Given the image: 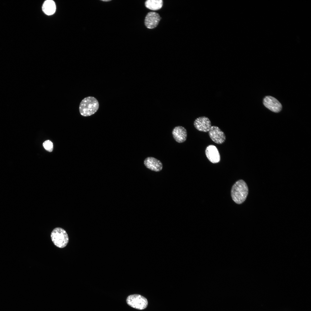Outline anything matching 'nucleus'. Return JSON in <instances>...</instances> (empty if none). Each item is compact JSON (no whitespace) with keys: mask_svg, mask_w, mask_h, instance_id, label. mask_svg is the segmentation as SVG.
Listing matches in <instances>:
<instances>
[{"mask_svg":"<svg viewBox=\"0 0 311 311\" xmlns=\"http://www.w3.org/2000/svg\"><path fill=\"white\" fill-rule=\"evenodd\" d=\"M248 194V186L242 180L237 181L233 185L231 191V196L236 203L240 204L246 199Z\"/></svg>","mask_w":311,"mask_h":311,"instance_id":"1","label":"nucleus"},{"mask_svg":"<svg viewBox=\"0 0 311 311\" xmlns=\"http://www.w3.org/2000/svg\"><path fill=\"white\" fill-rule=\"evenodd\" d=\"M99 104L97 100L92 96H88L84 98L81 102L79 107L80 114L87 117L95 113L98 110Z\"/></svg>","mask_w":311,"mask_h":311,"instance_id":"2","label":"nucleus"},{"mask_svg":"<svg viewBox=\"0 0 311 311\" xmlns=\"http://www.w3.org/2000/svg\"><path fill=\"white\" fill-rule=\"evenodd\" d=\"M52 240L54 244L59 248L66 246L69 242V237L66 231L60 227L55 228L51 234Z\"/></svg>","mask_w":311,"mask_h":311,"instance_id":"3","label":"nucleus"},{"mask_svg":"<svg viewBox=\"0 0 311 311\" xmlns=\"http://www.w3.org/2000/svg\"><path fill=\"white\" fill-rule=\"evenodd\" d=\"M126 302L130 306L140 310L145 308L148 305L147 299L138 294L132 295L128 296L126 299Z\"/></svg>","mask_w":311,"mask_h":311,"instance_id":"4","label":"nucleus"},{"mask_svg":"<svg viewBox=\"0 0 311 311\" xmlns=\"http://www.w3.org/2000/svg\"><path fill=\"white\" fill-rule=\"evenodd\" d=\"M208 132L209 137L215 143L221 144L225 141V135L224 132L218 127L212 126Z\"/></svg>","mask_w":311,"mask_h":311,"instance_id":"5","label":"nucleus"},{"mask_svg":"<svg viewBox=\"0 0 311 311\" xmlns=\"http://www.w3.org/2000/svg\"><path fill=\"white\" fill-rule=\"evenodd\" d=\"M194 125L197 130L204 132H208L212 126L210 120L205 116L197 118L194 121Z\"/></svg>","mask_w":311,"mask_h":311,"instance_id":"6","label":"nucleus"},{"mask_svg":"<svg viewBox=\"0 0 311 311\" xmlns=\"http://www.w3.org/2000/svg\"><path fill=\"white\" fill-rule=\"evenodd\" d=\"M264 105L271 111L278 113L281 110L282 106L281 104L276 98L270 96L265 97L263 100Z\"/></svg>","mask_w":311,"mask_h":311,"instance_id":"7","label":"nucleus"},{"mask_svg":"<svg viewBox=\"0 0 311 311\" xmlns=\"http://www.w3.org/2000/svg\"><path fill=\"white\" fill-rule=\"evenodd\" d=\"M161 19L158 13L155 12H149L145 17V26L147 28L153 29L157 26Z\"/></svg>","mask_w":311,"mask_h":311,"instance_id":"8","label":"nucleus"},{"mask_svg":"<svg viewBox=\"0 0 311 311\" xmlns=\"http://www.w3.org/2000/svg\"><path fill=\"white\" fill-rule=\"evenodd\" d=\"M205 153L206 156L211 162L217 163L219 162L220 156L217 147L214 145H210L206 148Z\"/></svg>","mask_w":311,"mask_h":311,"instance_id":"9","label":"nucleus"},{"mask_svg":"<svg viewBox=\"0 0 311 311\" xmlns=\"http://www.w3.org/2000/svg\"><path fill=\"white\" fill-rule=\"evenodd\" d=\"M144 164L148 169L155 172H159L163 168L162 162L156 158L151 157L146 158L144 161Z\"/></svg>","mask_w":311,"mask_h":311,"instance_id":"10","label":"nucleus"},{"mask_svg":"<svg viewBox=\"0 0 311 311\" xmlns=\"http://www.w3.org/2000/svg\"><path fill=\"white\" fill-rule=\"evenodd\" d=\"M172 134L174 139L178 143H183L186 140L187 131L183 126H178L175 127L172 130Z\"/></svg>","mask_w":311,"mask_h":311,"instance_id":"11","label":"nucleus"},{"mask_svg":"<svg viewBox=\"0 0 311 311\" xmlns=\"http://www.w3.org/2000/svg\"><path fill=\"white\" fill-rule=\"evenodd\" d=\"M42 9L43 12L47 15L53 14L56 10L55 2L51 0L45 1L43 5Z\"/></svg>","mask_w":311,"mask_h":311,"instance_id":"12","label":"nucleus"},{"mask_svg":"<svg viewBox=\"0 0 311 311\" xmlns=\"http://www.w3.org/2000/svg\"><path fill=\"white\" fill-rule=\"evenodd\" d=\"M163 4L162 0H147L145 3L146 7L153 10H157L160 9Z\"/></svg>","mask_w":311,"mask_h":311,"instance_id":"13","label":"nucleus"},{"mask_svg":"<svg viewBox=\"0 0 311 311\" xmlns=\"http://www.w3.org/2000/svg\"><path fill=\"white\" fill-rule=\"evenodd\" d=\"M43 145L44 149L47 151L50 152L52 151L53 145L52 143L50 141H45L43 142Z\"/></svg>","mask_w":311,"mask_h":311,"instance_id":"14","label":"nucleus"}]
</instances>
